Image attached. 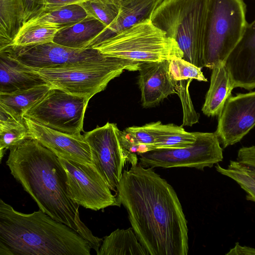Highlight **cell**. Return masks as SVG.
I'll return each instance as SVG.
<instances>
[{"label":"cell","mask_w":255,"mask_h":255,"mask_svg":"<svg viewBox=\"0 0 255 255\" xmlns=\"http://www.w3.org/2000/svg\"><path fill=\"white\" fill-rule=\"evenodd\" d=\"M152 167L124 170L117 199L149 255H187V222L172 186Z\"/></svg>","instance_id":"1"},{"label":"cell","mask_w":255,"mask_h":255,"mask_svg":"<svg viewBox=\"0 0 255 255\" xmlns=\"http://www.w3.org/2000/svg\"><path fill=\"white\" fill-rule=\"evenodd\" d=\"M6 164L40 210L74 230L98 253L103 239L81 220L80 205L71 198L67 173L57 155L29 137L9 149Z\"/></svg>","instance_id":"2"},{"label":"cell","mask_w":255,"mask_h":255,"mask_svg":"<svg viewBox=\"0 0 255 255\" xmlns=\"http://www.w3.org/2000/svg\"><path fill=\"white\" fill-rule=\"evenodd\" d=\"M74 230L41 210L25 214L0 200V255H90Z\"/></svg>","instance_id":"3"},{"label":"cell","mask_w":255,"mask_h":255,"mask_svg":"<svg viewBox=\"0 0 255 255\" xmlns=\"http://www.w3.org/2000/svg\"><path fill=\"white\" fill-rule=\"evenodd\" d=\"M208 0H163L150 19L174 39L183 59L203 68V53Z\"/></svg>","instance_id":"4"},{"label":"cell","mask_w":255,"mask_h":255,"mask_svg":"<svg viewBox=\"0 0 255 255\" xmlns=\"http://www.w3.org/2000/svg\"><path fill=\"white\" fill-rule=\"evenodd\" d=\"M92 48L106 56L140 64L183 57L176 41L150 19L117 33Z\"/></svg>","instance_id":"5"},{"label":"cell","mask_w":255,"mask_h":255,"mask_svg":"<svg viewBox=\"0 0 255 255\" xmlns=\"http://www.w3.org/2000/svg\"><path fill=\"white\" fill-rule=\"evenodd\" d=\"M248 23L243 0H208L203 65L212 69L225 62L241 38Z\"/></svg>","instance_id":"6"},{"label":"cell","mask_w":255,"mask_h":255,"mask_svg":"<svg viewBox=\"0 0 255 255\" xmlns=\"http://www.w3.org/2000/svg\"><path fill=\"white\" fill-rule=\"evenodd\" d=\"M140 63L111 57L92 64L67 68L34 69L48 83L72 95L90 99L125 70H138Z\"/></svg>","instance_id":"7"},{"label":"cell","mask_w":255,"mask_h":255,"mask_svg":"<svg viewBox=\"0 0 255 255\" xmlns=\"http://www.w3.org/2000/svg\"><path fill=\"white\" fill-rule=\"evenodd\" d=\"M90 99L53 87L23 117L66 134H81Z\"/></svg>","instance_id":"8"},{"label":"cell","mask_w":255,"mask_h":255,"mask_svg":"<svg viewBox=\"0 0 255 255\" xmlns=\"http://www.w3.org/2000/svg\"><path fill=\"white\" fill-rule=\"evenodd\" d=\"M196 141L187 147L155 149L139 154L145 167H190L204 170L223 160V148L216 132H195Z\"/></svg>","instance_id":"9"},{"label":"cell","mask_w":255,"mask_h":255,"mask_svg":"<svg viewBox=\"0 0 255 255\" xmlns=\"http://www.w3.org/2000/svg\"><path fill=\"white\" fill-rule=\"evenodd\" d=\"M121 134L117 125L109 122L84 134L90 147L93 163L115 192L117 191L127 162L137 164L136 154L124 147Z\"/></svg>","instance_id":"10"},{"label":"cell","mask_w":255,"mask_h":255,"mask_svg":"<svg viewBox=\"0 0 255 255\" xmlns=\"http://www.w3.org/2000/svg\"><path fill=\"white\" fill-rule=\"evenodd\" d=\"M10 56L33 69L67 68L98 63L111 56L96 49H78L53 42L28 46H10L2 50Z\"/></svg>","instance_id":"11"},{"label":"cell","mask_w":255,"mask_h":255,"mask_svg":"<svg viewBox=\"0 0 255 255\" xmlns=\"http://www.w3.org/2000/svg\"><path fill=\"white\" fill-rule=\"evenodd\" d=\"M59 159L66 172L70 197L75 203L94 211L121 206L94 164Z\"/></svg>","instance_id":"12"},{"label":"cell","mask_w":255,"mask_h":255,"mask_svg":"<svg viewBox=\"0 0 255 255\" xmlns=\"http://www.w3.org/2000/svg\"><path fill=\"white\" fill-rule=\"evenodd\" d=\"M218 116L215 132L225 148L240 141L255 126V91L231 96Z\"/></svg>","instance_id":"13"},{"label":"cell","mask_w":255,"mask_h":255,"mask_svg":"<svg viewBox=\"0 0 255 255\" xmlns=\"http://www.w3.org/2000/svg\"><path fill=\"white\" fill-rule=\"evenodd\" d=\"M23 118L30 137L37 140L59 158L82 163L94 164L90 147L84 135L66 134Z\"/></svg>","instance_id":"14"},{"label":"cell","mask_w":255,"mask_h":255,"mask_svg":"<svg viewBox=\"0 0 255 255\" xmlns=\"http://www.w3.org/2000/svg\"><path fill=\"white\" fill-rule=\"evenodd\" d=\"M225 63L234 88L255 89V19L247 24L241 38Z\"/></svg>","instance_id":"15"},{"label":"cell","mask_w":255,"mask_h":255,"mask_svg":"<svg viewBox=\"0 0 255 255\" xmlns=\"http://www.w3.org/2000/svg\"><path fill=\"white\" fill-rule=\"evenodd\" d=\"M169 60L140 63L138 85L144 108L155 106L168 96L177 93V82L171 77Z\"/></svg>","instance_id":"16"},{"label":"cell","mask_w":255,"mask_h":255,"mask_svg":"<svg viewBox=\"0 0 255 255\" xmlns=\"http://www.w3.org/2000/svg\"><path fill=\"white\" fill-rule=\"evenodd\" d=\"M163 0H123L115 19L91 42L93 48L117 33L150 19L154 10Z\"/></svg>","instance_id":"17"},{"label":"cell","mask_w":255,"mask_h":255,"mask_svg":"<svg viewBox=\"0 0 255 255\" xmlns=\"http://www.w3.org/2000/svg\"><path fill=\"white\" fill-rule=\"evenodd\" d=\"M33 69L0 51V94H9L48 84Z\"/></svg>","instance_id":"18"},{"label":"cell","mask_w":255,"mask_h":255,"mask_svg":"<svg viewBox=\"0 0 255 255\" xmlns=\"http://www.w3.org/2000/svg\"><path fill=\"white\" fill-rule=\"evenodd\" d=\"M212 70L210 87L202 109L209 117L219 115L234 88L225 62L218 63Z\"/></svg>","instance_id":"19"},{"label":"cell","mask_w":255,"mask_h":255,"mask_svg":"<svg viewBox=\"0 0 255 255\" xmlns=\"http://www.w3.org/2000/svg\"><path fill=\"white\" fill-rule=\"evenodd\" d=\"M106 27L100 21L87 16L83 20L59 30L53 42L74 48H89L93 40Z\"/></svg>","instance_id":"20"},{"label":"cell","mask_w":255,"mask_h":255,"mask_svg":"<svg viewBox=\"0 0 255 255\" xmlns=\"http://www.w3.org/2000/svg\"><path fill=\"white\" fill-rule=\"evenodd\" d=\"M97 255H149L132 228L118 229L104 237Z\"/></svg>","instance_id":"21"},{"label":"cell","mask_w":255,"mask_h":255,"mask_svg":"<svg viewBox=\"0 0 255 255\" xmlns=\"http://www.w3.org/2000/svg\"><path fill=\"white\" fill-rule=\"evenodd\" d=\"M53 87L48 84L20 92L0 94V108L16 118L23 119L24 114L39 102Z\"/></svg>","instance_id":"22"},{"label":"cell","mask_w":255,"mask_h":255,"mask_svg":"<svg viewBox=\"0 0 255 255\" xmlns=\"http://www.w3.org/2000/svg\"><path fill=\"white\" fill-rule=\"evenodd\" d=\"M22 25V0H0V51L11 44Z\"/></svg>","instance_id":"23"},{"label":"cell","mask_w":255,"mask_h":255,"mask_svg":"<svg viewBox=\"0 0 255 255\" xmlns=\"http://www.w3.org/2000/svg\"><path fill=\"white\" fill-rule=\"evenodd\" d=\"M161 122L132 126L121 131V138L124 147L129 152L138 154L154 149Z\"/></svg>","instance_id":"24"},{"label":"cell","mask_w":255,"mask_h":255,"mask_svg":"<svg viewBox=\"0 0 255 255\" xmlns=\"http://www.w3.org/2000/svg\"><path fill=\"white\" fill-rule=\"evenodd\" d=\"M30 137L24 119L16 118L0 108V160L7 149Z\"/></svg>","instance_id":"25"},{"label":"cell","mask_w":255,"mask_h":255,"mask_svg":"<svg viewBox=\"0 0 255 255\" xmlns=\"http://www.w3.org/2000/svg\"><path fill=\"white\" fill-rule=\"evenodd\" d=\"M87 16L86 11L79 4H71L45 11L28 21L22 26L33 24L49 23L64 28L83 20Z\"/></svg>","instance_id":"26"},{"label":"cell","mask_w":255,"mask_h":255,"mask_svg":"<svg viewBox=\"0 0 255 255\" xmlns=\"http://www.w3.org/2000/svg\"><path fill=\"white\" fill-rule=\"evenodd\" d=\"M62 28L49 23L23 26L19 29L10 46L24 47L53 42L56 33Z\"/></svg>","instance_id":"27"},{"label":"cell","mask_w":255,"mask_h":255,"mask_svg":"<svg viewBox=\"0 0 255 255\" xmlns=\"http://www.w3.org/2000/svg\"><path fill=\"white\" fill-rule=\"evenodd\" d=\"M196 140L195 132H189L182 126L161 124L154 145L155 149H173L187 147Z\"/></svg>","instance_id":"28"},{"label":"cell","mask_w":255,"mask_h":255,"mask_svg":"<svg viewBox=\"0 0 255 255\" xmlns=\"http://www.w3.org/2000/svg\"><path fill=\"white\" fill-rule=\"evenodd\" d=\"M88 16H92L108 26L116 17L120 4L112 0H88L79 4Z\"/></svg>","instance_id":"29"},{"label":"cell","mask_w":255,"mask_h":255,"mask_svg":"<svg viewBox=\"0 0 255 255\" xmlns=\"http://www.w3.org/2000/svg\"><path fill=\"white\" fill-rule=\"evenodd\" d=\"M215 168L217 172L235 181L245 191L247 200L255 202V181L252 178L236 167L232 160L227 168L222 167L219 163Z\"/></svg>","instance_id":"30"},{"label":"cell","mask_w":255,"mask_h":255,"mask_svg":"<svg viewBox=\"0 0 255 255\" xmlns=\"http://www.w3.org/2000/svg\"><path fill=\"white\" fill-rule=\"evenodd\" d=\"M169 71L171 78L175 81L188 79H195L199 81L207 82L201 68L185 60L176 58L169 60Z\"/></svg>","instance_id":"31"},{"label":"cell","mask_w":255,"mask_h":255,"mask_svg":"<svg viewBox=\"0 0 255 255\" xmlns=\"http://www.w3.org/2000/svg\"><path fill=\"white\" fill-rule=\"evenodd\" d=\"M238 168L255 181V145L243 146L239 149L236 160H232Z\"/></svg>","instance_id":"32"},{"label":"cell","mask_w":255,"mask_h":255,"mask_svg":"<svg viewBox=\"0 0 255 255\" xmlns=\"http://www.w3.org/2000/svg\"><path fill=\"white\" fill-rule=\"evenodd\" d=\"M46 5V0H22L23 25L42 13Z\"/></svg>","instance_id":"33"},{"label":"cell","mask_w":255,"mask_h":255,"mask_svg":"<svg viewBox=\"0 0 255 255\" xmlns=\"http://www.w3.org/2000/svg\"><path fill=\"white\" fill-rule=\"evenodd\" d=\"M87 0H46L45 11L51 10L71 4H79Z\"/></svg>","instance_id":"34"},{"label":"cell","mask_w":255,"mask_h":255,"mask_svg":"<svg viewBox=\"0 0 255 255\" xmlns=\"http://www.w3.org/2000/svg\"><path fill=\"white\" fill-rule=\"evenodd\" d=\"M226 255H255V248L246 246H241L236 243L234 248L231 249Z\"/></svg>","instance_id":"35"},{"label":"cell","mask_w":255,"mask_h":255,"mask_svg":"<svg viewBox=\"0 0 255 255\" xmlns=\"http://www.w3.org/2000/svg\"><path fill=\"white\" fill-rule=\"evenodd\" d=\"M114 2L117 3V4H120V3L122 1H123V0H112Z\"/></svg>","instance_id":"36"},{"label":"cell","mask_w":255,"mask_h":255,"mask_svg":"<svg viewBox=\"0 0 255 255\" xmlns=\"http://www.w3.org/2000/svg\"><path fill=\"white\" fill-rule=\"evenodd\" d=\"M113 1V0H112Z\"/></svg>","instance_id":"37"}]
</instances>
